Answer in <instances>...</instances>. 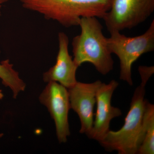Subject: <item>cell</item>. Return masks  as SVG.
I'll return each instance as SVG.
<instances>
[{"mask_svg":"<svg viewBox=\"0 0 154 154\" xmlns=\"http://www.w3.org/2000/svg\"><path fill=\"white\" fill-rule=\"evenodd\" d=\"M24 8L42 15L69 28L79 26L83 17L102 19L112 0H19Z\"/></svg>","mask_w":154,"mask_h":154,"instance_id":"6da1fadb","label":"cell"},{"mask_svg":"<svg viewBox=\"0 0 154 154\" xmlns=\"http://www.w3.org/2000/svg\"><path fill=\"white\" fill-rule=\"evenodd\" d=\"M97 18L81 19V33L72 42L73 60L79 67L85 63H90L100 74L106 75L113 70V60L107 38L103 33V26Z\"/></svg>","mask_w":154,"mask_h":154,"instance_id":"7a4b0ae2","label":"cell"},{"mask_svg":"<svg viewBox=\"0 0 154 154\" xmlns=\"http://www.w3.org/2000/svg\"><path fill=\"white\" fill-rule=\"evenodd\" d=\"M140 85L135 90L124 124L117 131L109 130L99 142L106 151L119 154H137L142 138L143 122L146 100V86L149 78L140 76Z\"/></svg>","mask_w":154,"mask_h":154,"instance_id":"3957f363","label":"cell"},{"mask_svg":"<svg viewBox=\"0 0 154 154\" xmlns=\"http://www.w3.org/2000/svg\"><path fill=\"white\" fill-rule=\"evenodd\" d=\"M107 45L110 52L120 61V79L130 86L133 85L132 66L144 54L154 50V20L144 33L135 37H127L117 30L110 32Z\"/></svg>","mask_w":154,"mask_h":154,"instance_id":"277c9868","label":"cell"},{"mask_svg":"<svg viewBox=\"0 0 154 154\" xmlns=\"http://www.w3.org/2000/svg\"><path fill=\"white\" fill-rule=\"evenodd\" d=\"M154 11V0H112L102 18L107 30L130 29L145 21Z\"/></svg>","mask_w":154,"mask_h":154,"instance_id":"5b68a950","label":"cell"},{"mask_svg":"<svg viewBox=\"0 0 154 154\" xmlns=\"http://www.w3.org/2000/svg\"><path fill=\"white\" fill-rule=\"evenodd\" d=\"M54 120L56 132L60 143H65L70 134L68 121L71 109L68 90L56 82H49L39 97Z\"/></svg>","mask_w":154,"mask_h":154,"instance_id":"8992f818","label":"cell"},{"mask_svg":"<svg viewBox=\"0 0 154 154\" xmlns=\"http://www.w3.org/2000/svg\"><path fill=\"white\" fill-rule=\"evenodd\" d=\"M102 83L100 80L91 83L77 82L74 85L68 89L71 109L79 118V132L86 134L88 137L94 123L96 93Z\"/></svg>","mask_w":154,"mask_h":154,"instance_id":"52a82bcc","label":"cell"},{"mask_svg":"<svg viewBox=\"0 0 154 154\" xmlns=\"http://www.w3.org/2000/svg\"><path fill=\"white\" fill-rule=\"evenodd\" d=\"M118 85V82L113 80L107 84L102 82L99 86L96 93V113L89 138L99 142L110 130L111 120L122 115L121 110L112 106L111 103L113 93Z\"/></svg>","mask_w":154,"mask_h":154,"instance_id":"ba28073f","label":"cell"},{"mask_svg":"<svg viewBox=\"0 0 154 154\" xmlns=\"http://www.w3.org/2000/svg\"><path fill=\"white\" fill-rule=\"evenodd\" d=\"M59 50L56 62L43 75L45 82H56L67 89L72 88L77 82L76 74L79 66L69 54L68 37L63 32L58 35Z\"/></svg>","mask_w":154,"mask_h":154,"instance_id":"9c48e42d","label":"cell"},{"mask_svg":"<svg viewBox=\"0 0 154 154\" xmlns=\"http://www.w3.org/2000/svg\"><path fill=\"white\" fill-rule=\"evenodd\" d=\"M154 153V105L146 100L143 122L142 138L138 154Z\"/></svg>","mask_w":154,"mask_h":154,"instance_id":"30bf717a","label":"cell"},{"mask_svg":"<svg viewBox=\"0 0 154 154\" xmlns=\"http://www.w3.org/2000/svg\"><path fill=\"white\" fill-rule=\"evenodd\" d=\"M0 79L4 86L11 89L14 98H17L20 92L25 91L26 85L20 79L19 73L13 68V64L9 59L0 63Z\"/></svg>","mask_w":154,"mask_h":154,"instance_id":"8fae6325","label":"cell"},{"mask_svg":"<svg viewBox=\"0 0 154 154\" xmlns=\"http://www.w3.org/2000/svg\"><path fill=\"white\" fill-rule=\"evenodd\" d=\"M9 1V0H0V16H1V10L3 5L8 2Z\"/></svg>","mask_w":154,"mask_h":154,"instance_id":"7c38bea8","label":"cell"},{"mask_svg":"<svg viewBox=\"0 0 154 154\" xmlns=\"http://www.w3.org/2000/svg\"><path fill=\"white\" fill-rule=\"evenodd\" d=\"M4 97V95H3V94L2 92V90H0V100L2 99Z\"/></svg>","mask_w":154,"mask_h":154,"instance_id":"4fadbf2b","label":"cell"},{"mask_svg":"<svg viewBox=\"0 0 154 154\" xmlns=\"http://www.w3.org/2000/svg\"><path fill=\"white\" fill-rule=\"evenodd\" d=\"M3 135H4L3 134H0V138H1V137H2Z\"/></svg>","mask_w":154,"mask_h":154,"instance_id":"5bb4252c","label":"cell"},{"mask_svg":"<svg viewBox=\"0 0 154 154\" xmlns=\"http://www.w3.org/2000/svg\"><path fill=\"white\" fill-rule=\"evenodd\" d=\"M139 66L138 67V69H139V68L140 67V66ZM149 67H150L151 68H152L153 69V71H154L153 69L152 68V67H151V66H149Z\"/></svg>","mask_w":154,"mask_h":154,"instance_id":"9a60e30c","label":"cell"}]
</instances>
